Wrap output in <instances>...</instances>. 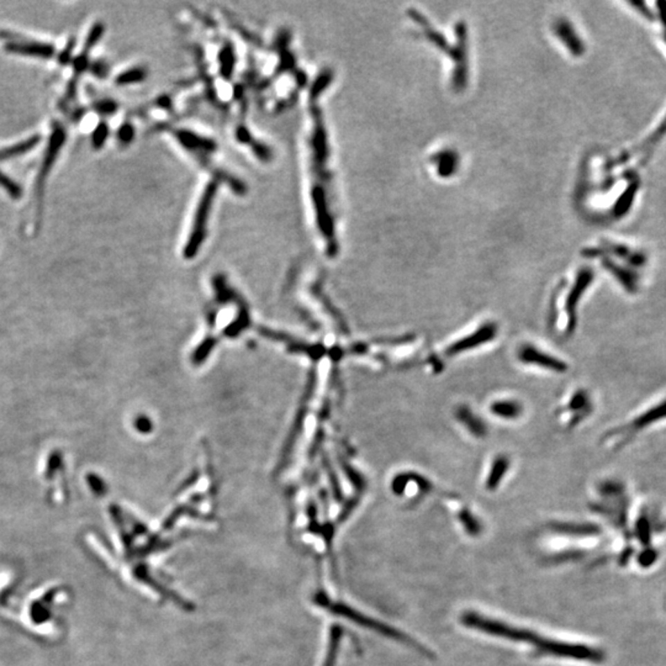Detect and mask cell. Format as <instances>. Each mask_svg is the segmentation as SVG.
<instances>
[{"instance_id":"cell-1","label":"cell","mask_w":666,"mask_h":666,"mask_svg":"<svg viewBox=\"0 0 666 666\" xmlns=\"http://www.w3.org/2000/svg\"><path fill=\"white\" fill-rule=\"evenodd\" d=\"M331 77L328 73L320 75L317 83L312 87L310 105V179L311 204L315 214L317 227L325 236L323 238L333 240L334 236V215L332 211V178L330 173V147H328L327 131L322 120L321 110L317 104V96L327 88Z\"/></svg>"},{"instance_id":"cell-18","label":"cell","mask_w":666,"mask_h":666,"mask_svg":"<svg viewBox=\"0 0 666 666\" xmlns=\"http://www.w3.org/2000/svg\"><path fill=\"white\" fill-rule=\"evenodd\" d=\"M0 186L4 187L6 192H9L12 197L14 198H17L20 195V190L19 188L17 187V184L14 181H10L6 175L0 173Z\"/></svg>"},{"instance_id":"cell-20","label":"cell","mask_w":666,"mask_h":666,"mask_svg":"<svg viewBox=\"0 0 666 666\" xmlns=\"http://www.w3.org/2000/svg\"><path fill=\"white\" fill-rule=\"evenodd\" d=\"M134 137V130H132V126L130 125H124L119 131V138L120 141L124 142V143H129L132 140Z\"/></svg>"},{"instance_id":"cell-10","label":"cell","mask_w":666,"mask_h":666,"mask_svg":"<svg viewBox=\"0 0 666 666\" xmlns=\"http://www.w3.org/2000/svg\"><path fill=\"white\" fill-rule=\"evenodd\" d=\"M492 411L497 417L503 420H516L523 413V406L516 400H497L490 405Z\"/></svg>"},{"instance_id":"cell-19","label":"cell","mask_w":666,"mask_h":666,"mask_svg":"<svg viewBox=\"0 0 666 666\" xmlns=\"http://www.w3.org/2000/svg\"><path fill=\"white\" fill-rule=\"evenodd\" d=\"M107 125H104V124L99 125V126L96 127V132H94V135H93V143H94V146L96 147L102 146V143H104V142H105V140H107Z\"/></svg>"},{"instance_id":"cell-2","label":"cell","mask_w":666,"mask_h":666,"mask_svg":"<svg viewBox=\"0 0 666 666\" xmlns=\"http://www.w3.org/2000/svg\"><path fill=\"white\" fill-rule=\"evenodd\" d=\"M459 620L463 626L468 627L470 629H475L497 638L528 644L536 648L537 651L542 655L588 661L595 664L604 663V653L602 650L585 644L563 643L554 639L546 638L525 628L511 626L505 622L480 615L475 611L464 612Z\"/></svg>"},{"instance_id":"cell-15","label":"cell","mask_w":666,"mask_h":666,"mask_svg":"<svg viewBox=\"0 0 666 666\" xmlns=\"http://www.w3.org/2000/svg\"><path fill=\"white\" fill-rule=\"evenodd\" d=\"M508 464H510V462L506 457H498L495 459V462L492 464V470H490V475L486 480V487L489 490H495L497 486L500 485V481L503 480L506 471H507Z\"/></svg>"},{"instance_id":"cell-8","label":"cell","mask_w":666,"mask_h":666,"mask_svg":"<svg viewBox=\"0 0 666 666\" xmlns=\"http://www.w3.org/2000/svg\"><path fill=\"white\" fill-rule=\"evenodd\" d=\"M495 336H496V325L486 323V325H483V327H480L475 332L469 334L468 337L459 339L456 343L449 345L447 348V354L452 357L454 354H459L462 352L473 350V348H476L480 345H484L486 342L495 339Z\"/></svg>"},{"instance_id":"cell-12","label":"cell","mask_w":666,"mask_h":666,"mask_svg":"<svg viewBox=\"0 0 666 666\" xmlns=\"http://www.w3.org/2000/svg\"><path fill=\"white\" fill-rule=\"evenodd\" d=\"M557 33L559 35L560 39L564 40L566 46L570 48L571 53H574L575 56L582 55L584 52V45H582V41L579 40V37L574 33V28H571L569 24L566 21H560L557 25Z\"/></svg>"},{"instance_id":"cell-7","label":"cell","mask_w":666,"mask_h":666,"mask_svg":"<svg viewBox=\"0 0 666 666\" xmlns=\"http://www.w3.org/2000/svg\"><path fill=\"white\" fill-rule=\"evenodd\" d=\"M593 280V271L588 268H585V269H582L580 273L577 274L576 277L575 282H574V287L570 290V293L568 295V299H566V303H565V309H566V314H568V317H569V326L568 328L569 330H574L575 327V320H576V309H577V305L582 300V296L586 291L588 285L591 284Z\"/></svg>"},{"instance_id":"cell-13","label":"cell","mask_w":666,"mask_h":666,"mask_svg":"<svg viewBox=\"0 0 666 666\" xmlns=\"http://www.w3.org/2000/svg\"><path fill=\"white\" fill-rule=\"evenodd\" d=\"M8 48H9V51L23 53V55H31V56L48 57L52 55L51 46L36 44V42H23V44L15 42V44L8 46Z\"/></svg>"},{"instance_id":"cell-5","label":"cell","mask_w":666,"mask_h":666,"mask_svg":"<svg viewBox=\"0 0 666 666\" xmlns=\"http://www.w3.org/2000/svg\"><path fill=\"white\" fill-rule=\"evenodd\" d=\"M216 189H217L216 181H210L209 184L205 188L203 194H201V199L199 201L198 209H197L194 221H192V235H190L189 249L192 244H199L204 238V232H205V227L208 226V220H209L210 211H211L213 203H214Z\"/></svg>"},{"instance_id":"cell-16","label":"cell","mask_w":666,"mask_h":666,"mask_svg":"<svg viewBox=\"0 0 666 666\" xmlns=\"http://www.w3.org/2000/svg\"><path fill=\"white\" fill-rule=\"evenodd\" d=\"M36 142H37L36 138H30L28 141L17 143V145L12 146V148H9V150H3V151L0 152V161H1V159H9L10 156H15V154L26 152L28 150H31V147H34L35 145H36Z\"/></svg>"},{"instance_id":"cell-9","label":"cell","mask_w":666,"mask_h":666,"mask_svg":"<svg viewBox=\"0 0 666 666\" xmlns=\"http://www.w3.org/2000/svg\"><path fill=\"white\" fill-rule=\"evenodd\" d=\"M604 268L610 271L611 274L615 276V279L621 282L623 288L626 289L629 293H636L638 289L637 277L633 271H628L627 268L615 264V262L610 260H604Z\"/></svg>"},{"instance_id":"cell-4","label":"cell","mask_w":666,"mask_h":666,"mask_svg":"<svg viewBox=\"0 0 666 666\" xmlns=\"http://www.w3.org/2000/svg\"><path fill=\"white\" fill-rule=\"evenodd\" d=\"M666 420V400L661 401L656 404L655 406L647 408L644 413L639 416L633 418L631 422H628L626 426L615 429L610 435H607V440L613 442V446L621 447L632 440L634 435H637L640 431L648 429L650 426Z\"/></svg>"},{"instance_id":"cell-14","label":"cell","mask_w":666,"mask_h":666,"mask_svg":"<svg viewBox=\"0 0 666 666\" xmlns=\"http://www.w3.org/2000/svg\"><path fill=\"white\" fill-rule=\"evenodd\" d=\"M458 420L470 431L473 435L476 437H484L486 433L485 424H483L479 418L476 417L473 413L468 410L467 407H462L457 413Z\"/></svg>"},{"instance_id":"cell-6","label":"cell","mask_w":666,"mask_h":666,"mask_svg":"<svg viewBox=\"0 0 666 666\" xmlns=\"http://www.w3.org/2000/svg\"><path fill=\"white\" fill-rule=\"evenodd\" d=\"M519 359L525 364H533L536 367L544 368V369L558 372V373L566 370V364L564 361L548 354L543 350H538L534 345H522L519 350Z\"/></svg>"},{"instance_id":"cell-11","label":"cell","mask_w":666,"mask_h":666,"mask_svg":"<svg viewBox=\"0 0 666 666\" xmlns=\"http://www.w3.org/2000/svg\"><path fill=\"white\" fill-rule=\"evenodd\" d=\"M552 530L569 536H596L600 533L599 527L590 523H555Z\"/></svg>"},{"instance_id":"cell-3","label":"cell","mask_w":666,"mask_h":666,"mask_svg":"<svg viewBox=\"0 0 666 666\" xmlns=\"http://www.w3.org/2000/svg\"><path fill=\"white\" fill-rule=\"evenodd\" d=\"M312 604H314V606L317 607L318 610L327 612L328 615L343 617L345 620L356 623L358 626L379 633V634L384 636L386 638L397 640L399 643L404 644V645H406L408 648L416 649L418 653H421V654L424 655V656H429V658L433 656L432 653H431L426 647H424L422 644L417 643V642H416L415 639L411 638L410 636H407V634L401 632V631H397V629L393 628V627L377 621V620L369 618L367 615L361 613L359 611L352 609L348 604H342L341 601H334V600L331 599L327 593H326V591H323V590H320V591L314 593V596H312Z\"/></svg>"},{"instance_id":"cell-17","label":"cell","mask_w":666,"mask_h":666,"mask_svg":"<svg viewBox=\"0 0 666 666\" xmlns=\"http://www.w3.org/2000/svg\"><path fill=\"white\" fill-rule=\"evenodd\" d=\"M142 78H143V75H142L141 71L131 69L129 72H125V73L120 75L119 78H118V83H120V84H127V83L140 82Z\"/></svg>"}]
</instances>
